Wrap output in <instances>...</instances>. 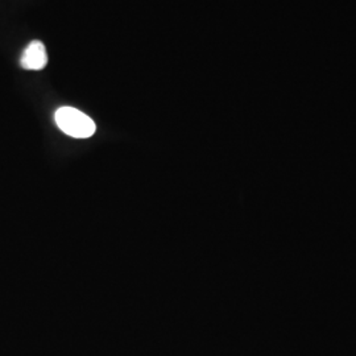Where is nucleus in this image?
Instances as JSON below:
<instances>
[{"label": "nucleus", "mask_w": 356, "mask_h": 356, "mask_svg": "<svg viewBox=\"0 0 356 356\" xmlns=\"http://www.w3.org/2000/svg\"><path fill=\"white\" fill-rule=\"evenodd\" d=\"M58 128L72 138L88 139L95 134L94 120L74 107H61L54 115Z\"/></svg>", "instance_id": "f257e3e1"}, {"label": "nucleus", "mask_w": 356, "mask_h": 356, "mask_svg": "<svg viewBox=\"0 0 356 356\" xmlns=\"http://www.w3.org/2000/svg\"><path fill=\"white\" fill-rule=\"evenodd\" d=\"M20 64L26 70H42L48 64L45 45L38 40L32 41L23 53Z\"/></svg>", "instance_id": "f03ea898"}]
</instances>
